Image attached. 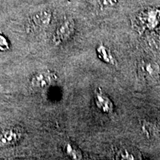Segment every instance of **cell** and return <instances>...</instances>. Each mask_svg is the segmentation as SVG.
I'll return each mask as SVG.
<instances>
[{
  "label": "cell",
  "mask_w": 160,
  "mask_h": 160,
  "mask_svg": "<svg viewBox=\"0 0 160 160\" xmlns=\"http://www.w3.org/2000/svg\"><path fill=\"white\" fill-rule=\"evenodd\" d=\"M95 103L100 111L105 113H110L113 111V104L107 95L101 89L95 91Z\"/></svg>",
  "instance_id": "cell-7"
},
{
  "label": "cell",
  "mask_w": 160,
  "mask_h": 160,
  "mask_svg": "<svg viewBox=\"0 0 160 160\" xmlns=\"http://www.w3.org/2000/svg\"><path fill=\"white\" fill-rule=\"evenodd\" d=\"M139 71L145 79L153 80L159 77L160 68L154 62L143 61L139 64Z\"/></svg>",
  "instance_id": "cell-4"
},
{
  "label": "cell",
  "mask_w": 160,
  "mask_h": 160,
  "mask_svg": "<svg viewBox=\"0 0 160 160\" xmlns=\"http://www.w3.org/2000/svg\"><path fill=\"white\" fill-rule=\"evenodd\" d=\"M74 30V21L72 19H66L56 29L52 37V41L55 45H60L65 42L73 36Z\"/></svg>",
  "instance_id": "cell-2"
},
{
  "label": "cell",
  "mask_w": 160,
  "mask_h": 160,
  "mask_svg": "<svg viewBox=\"0 0 160 160\" xmlns=\"http://www.w3.org/2000/svg\"><path fill=\"white\" fill-rule=\"evenodd\" d=\"M57 77L53 72L47 71H39L31 78L32 86L38 89H46L51 87L57 81Z\"/></svg>",
  "instance_id": "cell-3"
},
{
  "label": "cell",
  "mask_w": 160,
  "mask_h": 160,
  "mask_svg": "<svg viewBox=\"0 0 160 160\" xmlns=\"http://www.w3.org/2000/svg\"><path fill=\"white\" fill-rule=\"evenodd\" d=\"M22 132L17 128L6 129L0 133V148L15 145L22 138Z\"/></svg>",
  "instance_id": "cell-5"
},
{
  "label": "cell",
  "mask_w": 160,
  "mask_h": 160,
  "mask_svg": "<svg viewBox=\"0 0 160 160\" xmlns=\"http://www.w3.org/2000/svg\"><path fill=\"white\" fill-rule=\"evenodd\" d=\"M98 56L102 61L105 62V63L110 64V65H114L116 63L115 59L112 55L110 50L105 47V45H100L97 49Z\"/></svg>",
  "instance_id": "cell-9"
},
{
  "label": "cell",
  "mask_w": 160,
  "mask_h": 160,
  "mask_svg": "<svg viewBox=\"0 0 160 160\" xmlns=\"http://www.w3.org/2000/svg\"><path fill=\"white\" fill-rule=\"evenodd\" d=\"M139 18L147 28H155L160 24V10L158 8L147 10L142 13Z\"/></svg>",
  "instance_id": "cell-6"
},
{
  "label": "cell",
  "mask_w": 160,
  "mask_h": 160,
  "mask_svg": "<svg viewBox=\"0 0 160 160\" xmlns=\"http://www.w3.org/2000/svg\"><path fill=\"white\" fill-rule=\"evenodd\" d=\"M117 0H90V6L97 12H105L117 6Z\"/></svg>",
  "instance_id": "cell-8"
},
{
  "label": "cell",
  "mask_w": 160,
  "mask_h": 160,
  "mask_svg": "<svg viewBox=\"0 0 160 160\" xmlns=\"http://www.w3.org/2000/svg\"><path fill=\"white\" fill-rule=\"evenodd\" d=\"M64 151L66 154L73 159H82V155L79 149L75 147L73 144L67 143L64 146Z\"/></svg>",
  "instance_id": "cell-10"
},
{
  "label": "cell",
  "mask_w": 160,
  "mask_h": 160,
  "mask_svg": "<svg viewBox=\"0 0 160 160\" xmlns=\"http://www.w3.org/2000/svg\"><path fill=\"white\" fill-rule=\"evenodd\" d=\"M10 49L9 42L5 37L0 33V51H6Z\"/></svg>",
  "instance_id": "cell-12"
},
{
  "label": "cell",
  "mask_w": 160,
  "mask_h": 160,
  "mask_svg": "<svg viewBox=\"0 0 160 160\" xmlns=\"http://www.w3.org/2000/svg\"><path fill=\"white\" fill-rule=\"evenodd\" d=\"M118 157L121 159H136V156L128 149H122L118 152Z\"/></svg>",
  "instance_id": "cell-11"
},
{
  "label": "cell",
  "mask_w": 160,
  "mask_h": 160,
  "mask_svg": "<svg viewBox=\"0 0 160 160\" xmlns=\"http://www.w3.org/2000/svg\"><path fill=\"white\" fill-rule=\"evenodd\" d=\"M52 20V13L48 10H42L31 15L25 24L28 33H34L47 28Z\"/></svg>",
  "instance_id": "cell-1"
}]
</instances>
